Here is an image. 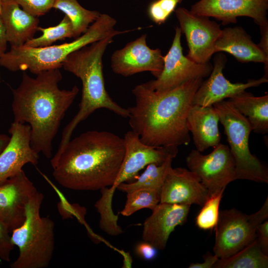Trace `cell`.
<instances>
[{
  "label": "cell",
  "mask_w": 268,
  "mask_h": 268,
  "mask_svg": "<svg viewBox=\"0 0 268 268\" xmlns=\"http://www.w3.org/2000/svg\"><path fill=\"white\" fill-rule=\"evenodd\" d=\"M203 78L192 79L170 91L158 93L145 83L132 90L135 105L128 108L130 127L144 143L162 148L175 157L178 147L190 141L187 117Z\"/></svg>",
  "instance_id": "6da1fadb"
},
{
  "label": "cell",
  "mask_w": 268,
  "mask_h": 268,
  "mask_svg": "<svg viewBox=\"0 0 268 268\" xmlns=\"http://www.w3.org/2000/svg\"><path fill=\"white\" fill-rule=\"evenodd\" d=\"M60 68L43 71L35 77L23 72L19 86L11 89L14 121L31 128V144L38 153L52 157V142L67 111L79 92L76 85L61 89Z\"/></svg>",
  "instance_id": "7a4b0ae2"
},
{
  "label": "cell",
  "mask_w": 268,
  "mask_h": 268,
  "mask_svg": "<svg viewBox=\"0 0 268 268\" xmlns=\"http://www.w3.org/2000/svg\"><path fill=\"white\" fill-rule=\"evenodd\" d=\"M125 151L123 138L107 131H88L70 139L53 168L63 187L97 191L112 186Z\"/></svg>",
  "instance_id": "3957f363"
},
{
  "label": "cell",
  "mask_w": 268,
  "mask_h": 268,
  "mask_svg": "<svg viewBox=\"0 0 268 268\" xmlns=\"http://www.w3.org/2000/svg\"><path fill=\"white\" fill-rule=\"evenodd\" d=\"M114 37H106L75 51L63 63L62 67L65 70L80 79L82 92L78 111L64 128L59 147L52 157L55 162L70 140L76 127L96 110L103 108L123 118L129 117L128 109L121 107L111 98L105 85L103 56Z\"/></svg>",
  "instance_id": "277c9868"
},
{
  "label": "cell",
  "mask_w": 268,
  "mask_h": 268,
  "mask_svg": "<svg viewBox=\"0 0 268 268\" xmlns=\"http://www.w3.org/2000/svg\"><path fill=\"white\" fill-rule=\"evenodd\" d=\"M116 23L110 15L100 13L84 33L71 42L41 48L11 46L0 57V66L11 71L28 70L35 75L43 71L61 68L64 60L72 52L106 37L131 31L115 29Z\"/></svg>",
  "instance_id": "5b68a950"
},
{
  "label": "cell",
  "mask_w": 268,
  "mask_h": 268,
  "mask_svg": "<svg viewBox=\"0 0 268 268\" xmlns=\"http://www.w3.org/2000/svg\"><path fill=\"white\" fill-rule=\"evenodd\" d=\"M44 199L37 191L29 201L24 223L11 233V240L19 251L11 268H46L52 260L55 246V223L41 217L40 210Z\"/></svg>",
  "instance_id": "8992f818"
},
{
  "label": "cell",
  "mask_w": 268,
  "mask_h": 268,
  "mask_svg": "<svg viewBox=\"0 0 268 268\" xmlns=\"http://www.w3.org/2000/svg\"><path fill=\"white\" fill-rule=\"evenodd\" d=\"M213 106L224 127L234 159L236 179L268 183L267 168L250 150L249 138L252 129L248 119L228 100L217 102Z\"/></svg>",
  "instance_id": "52a82bcc"
},
{
  "label": "cell",
  "mask_w": 268,
  "mask_h": 268,
  "mask_svg": "<svg viewBox=\"0 0 268 268\" xmlns=\"http://www.w3.org/2000/svg\"><path fill=\"white\" fill-rule=\"evenodd\" d=\"M268 217V197L261 208L251 214L234 208L221 210L214 228V254L219 259L226 258L242 249L256 238L258 226Z\"/></svg>",
  "instance_id": "ba28073f"
},
{
  "label": "cell",
  "mask_w": 268,
  "mask_h": 268,
  "mask_svg": "<svg viewBox=\"0 0 268 268\" xmlns=\"http://www.w3.org/2000/svg\"><path fill=\"white\" fill-rule=\"evenodd\" d=\"M186 161L189 169L198 176L207 189L209 197L236 180L234 159L226 145L219 143L207 155L197 149L192 150Z\"/></svg>",
  "instance_id": "9c48e42d"
},
{
  "label": "cell",
  "mask_w": 268,
  "mask_h": 268,
  "mask_svg": "<svg viewBox=\"0 0 268 268\" xmlns=\"http://www.w3.org/2000/svg\"><path fill=\"white\" fill-rule=\"evenodd\" d=\"M181 35V29L177 26L171 46L163 57L161 73L155 79L145 82L150 89L156 92H165L192 79L207 77L212 71L213 66L209 62L197 63L184 55Z\"/></svg>",
  "instance_id": "30bf717a"
},
{
  "label": "cell",
  "mask_w": 268,
  "mask_h": 268,
  "mask_svg": "<svg viewBox=\"0 0 268 268\" xmlns=\"http://www.w3.org/2000/svg\"><path fill=\"white\" fill-rule=\"evenodd\" d=\"M175 12L189 47L186 57L197 63L209 62L222 31L220 25L207 16L193 13L184 7L177 8Z\"/></svg>",
  "instance_id": "8fae6325"
},
{
  "label": "cell",
  "mask_w": 268,
  "mask_h": 268,
  "mask_svg": "<svg viewBox=\"0 0 268 268\" xmlns=\"http://www.w3.org/2000/svg\"><path fill=\"white\" fill-rule=\"evenodd\" d=\"M146 39L147 35L143 34L113 53L111 67L115 73L129 76L149 71L156 78L160 75L164 66V56L160 49L150 48Z\"/></svg>",
  "instance_id": "7c38bea8"
},
{
  "label": "cell",
  "mask_w": 268,
  "mask_h": 268,
  "mask_svg": "<svg viewBox=\"0 0 268 268\" xmlns=\"http://www.w3.org/2000/svg\"><path fill=\"white\" fill-rule=\"evenodd\" d=\"M37 191L23 169L0 185V221L10 233L24 223L27 203Z\"/></svg>",
  "instance_id": "4fadbf2b"
},
{
  "label": "cell",
  "mask_w": 268,
  "mask_h": 268,
  "mask_svg": "<svg viewBox=\"0 0 268 268\" xmlns=\"http://www.w3.org/2000/svg\"><path fill=\"white\" fill-rule=\"evenodd\" d=\"M268 0H200L190 11L214 17L224 25L236 23L239 16H247L261 26L268 24Z\"/></svg>",
  "instance_id": "5bb4252c"
},
{
  "label": "cell",
  "mask_w": 268,
  "mask_h": 268,
  "mask_svg": "<svg viewBox=\"0 0 268 268\" xmlns=\"http://www.w3.org/2000/svg\"><path fill=\"white\" fill-rule=\"evenodd\" d=\"M8 132L9 140L0 153V185L21 171L25 164L36 165L40 157L31 146L29 125L13 122Z\"/></svg>",
  "instance_id": "9a60e30c"
},
{
  "label": "cell",
  "mask_w": 268,
  "mask_h": 268,
  "mask_svg": "<svg viewBox=\"0 0 268 268\" xmlns=\"http://www.w3.org/2000/svg\"><path fill=\"white\" fill-rule=\"evenodd\" d=\"M225 55L216 54L213 59V66L209 77L202 81L195 93L193 104L202 107L212 106L245 90L267 82L268 78L265 75L258 79H250L246 83H232L223 75V70L226 63Z\"/></svg>",
  "instance_id": "2e32d148"
},
{
  "label": "cell",
  "mask_w": 268,
  "mask_h": 268,
  "mask_svg": "<svg viewBox=\"0 0 268 268\" xmlns=\"http://www.w3.org/2000/svg\"><path fill=\"white\" fill-rule=\"evenodd\" d=\"M208 198L207 189L194 173L184 168H169L160 202L202 206Z\"/></svg>",
  "instance_id": "e0dca14e"
},
{
  "label": "cell",
  "mask_w": 268,
  "mask_h": 268,
  "mask_svg": "<svg viewBox=\"0 0 268 268\" xmlns=\"http://www.w3.org/2000/svg\"><path fill=\"white\" fill-rule=\"evenodd\" d=\"M191 205L160 202L143 223L142 238L158 250H164L171 233L186 221Z\"/></svg>",
  "instance_id": "ac0fdd59"
},
{
  "label": "cell",
  "mask_w": 268,
  "mask_h": 268,
  "mask_svg": "<svg viewBox=\"0 0 268 268\" xmlns=\"http://www.w3.org/2000/svg\"><path fill=\"white\" fill-rule=\"evenodd\" d=\"M123 138L125 147L123 160L116 180L110 188L114 192L119 184L134 178L144 167L151 163L160 164L171 155L162 148L144 143L132 130L127 132Z\"/></svg>",
  "instance_id": "d6986e66"
},
{
  "label": "cell",
  "mask_w": 268,
  "mask_h": 268,
  "mask_svg": "<svg viewBox=\"0 0 268 268\" xmlns=\"http://www.w3.org/2000/svg\"><path fill=\"white\" fill-rule=\"evenodd\" d=\"M225 52L241 63H262L265 65V76L268 77V55L240 26L227 27L222 29L215 42L214 53Z\"/></svg>",
  "instance_id": "ffe728a7"
},
{
  "label": "cell",
  "mask_w": 268,
  "mask_h": 268,
  "mask_svg": "<svg viewBox=\"0 0 268 268\" xmlns=\"http://www.w3.org/2000/svg\"><path fill=\"white\" fill-rule=\"evenodd\" d=\"M219 117L213 105L202 107L193 104L189 112L187 125L193 135L196 149L202 152L220 143Z\"/></svg>",
  "instance_id": "44dd1931"
},
{
  "label": "cell",
  "mask_w": 268,
  "mask_h": 268,
  "mask_svg": "<svg viewBox=\"0 0 268 268\" xmlns=\"http://www.w3.org/2000/svg\"><path fill=\"white\" fill-rule=\"evenodd\" d=\"M0 17L11 46H23L38 31V18L24 11L14 0H2Z\"/></svg>",
  "instance_id": "7402d4cb"
},
{
  "label": "cell",
  "mask_w": 268,
  "mask_h": 268,
  "mask_svg": "<svg viewBox=\"0 0 268 268\" xmlns=\"http://www.w3.org/2000/svg\"><path fill=\"white\" fill-rule=\"evenodd\" d=\"M231 104L248 120L252 131L265 134L268 132V94L256 97L245 90L229 98Z\"/></svg>",
  "instance_id": "603a6c76"
},
{
  "label": "cell",
  "mask_w": 268,
  "mask_h": 268,
  "mask_svg": "<svg viewBox=\"0 0 268 268\" xmlns=\"http://www.w3.org/2000/svg\"><path fill=\"white\" fill-rule=\"evenodd\" d=\"M268 256L262 251L256 238L236 254L219 259L213 268H267Z\"/></svg>",
  "instance_id": "cb8c5ba5"
},
{
  "label": "cell",
  "mask_w": 268,
  "mask_h": 268,
  "mask_svg": "<svg viewBox=\"0 0 268 268\" xmlns=\"http://www.w3.org/2000/svg\"><path fill=\"white\" fill-rule=\"evenodd\" d=\"M173 156L170 155L162 163H151L145 171L132 183L119 184L117 189L126 193L141 189H151L161 192L169 168L172 166Z\"/></svg>",
  "instance_id": "d4e9b609"
},
{
  "label": "cell",
  "mask_w": 268,
  "mask_h": 268,
  "mask_svg": "<svg viewBox=\"0 0 268 268\" xmlns=\"http://www.w3.org/2000/svg\"><path fill=\"white\" fill-rule=\"evenodd\" d=\"M53 8L62 11L69 19L74 38L84 33L100 14L84 8L77 0H55Z\"/></svg>",
  "instance_id": "484cf974"
},
{
  "label": "cell",
  "mask_w": 268,
  "mask_h": 268,
  "mask_svg": "<svg viewBox=\"0 0 268 268\" xmlns=\"http://www.w3.org/2000/svg\"><path fill=\"white\" fill-rule=\"evenodd\" d=\"M37 30L41 31L42 35L29 40L23 46L30 48L45 47L52 45L58 40L74 38L71 22L66 15L57 25L48 28L39 26Z\"/></svg>",
  "instance_id": "4316f807"
},
{
  "label": "cell",
  "mask_w": 268,
  "mask_h": 268,
  "mask_svg": "<svg viewBox=\"0 0 268 268\" xmlns=\"http://www.w3.org/2000/svg\"><path fill=\"white\" fill-rule=\"evenodd\" d=\"M160 192L155 189H141L127 193V200L121 213L129 216L142 208L152 210L160 203Z\"/></svg>",
  "instance_id": "83f0119b"
},
{
  "label": "cell",
  "mask_w": 268,
  "mask_h": 268,
  "mask_svg": "<svg viewBox=\"0 0 268 268\" xmlns=\"http://www.w3.org/2000/svg\"><path fill=\"white\" fill-rule=\"evenodd\" d=\"M225 189L210 196L202 205L196 218L197 226L203 230L212 229L216 226L219 217V207Z\"/></svg>",
  "instance_id": "f1b7e54d"
},
{
  "label": "cell",
  "mask_w": 268,
  "mask_h": 268,
  "mask_svg": "<svg viewBox=\"0 0 268 268\" xmlns=\"http://www.w3.org/2000/svg\"><path fill=\"white\" fill-rule=\"evenodd\" d=\"M183 0H154L147 8L149 18L156 24L164 23Z\"/></svg>",
  "instance_id": "f546056e"
},
{
  "label": "cell",
  "mask_w": 268,
  "mask_h": 268,
  "mask_svg": "<svg viewBox=\"0 0 268 268\" xmlns=\"http://www.w3.org/2000/svg\"><path fill=\"white\" fill-rule=\"evenodd\" d=\"M20 7L29 14L38 17L53 8L55 0H14Z\"/></svg>",
  "instance_id": "4dcf8cb0"
},
{
  "label": "cell",
  "mask_w": 268,
  "mask_h": 268,
  "mask_svg": "<svg viewBox=\"0 0 268 268\" xmlns=\"http://www.w3.org/2000/svg\"><path fill=\"white\" fill-rule=\"evenodd\" d=\"M57 208L63 219L72 218V216H75L83 221L86 213V209L84 207L76 203L70 204L62 200L58 202Z\"/></svg>",
  "instance_id": "1f68e13d"
},
{
  "label": "cell",
  "mask_w": 268,
  "mask_h": 268,
  "mask_svg": "<svg viewBox=\"0 0 268 268\" xmlns=\"http://www.w3.org/2000/svg\"><path fill=\"white\" fill-rule=\"evenodd\" d=\"M9 234L8 230L0 221V259L6 262H10V254L14 247Z\"/></svg>",
  "instance_id": "d6a6232c"
},
{
  "label": "cell",
  "mask_w": 268,
  "mask_h": 268,
  "mask_svg": "<svg viewBox=\"0 0 268 268\" xmlns=\"http://www.w3.org/2000/svg\"><path fill=\"white\" fill-rule=\"evenodd\" d=\"M157 250L151 244L144 241L138 243L135 247L136 255L146 261L155 259L157 255Z\"/></svg>",
  "instance_id": "836d02e7"
},
{
  "label": "cell",
  "mask_w": 268,
  "mask_h": 268,
  "mask_svg": "<svg viewBox=\"0 0 268 268\" xmlns=\"http://www.w3.org/2000/svg\"><path fill=\"white\" fill-rule=\"evenodd\" d=\"M257 238L261 249L266 255L268 254V221L260 223L257 228Z\"/></svg>",
  "instance_id": "e575fe53"
},
{
  "label": "cell",
  "mask_w": 268,
  "mask_h": 268,
  "mask_svg": "<svg viewBox=\"0 0 268 268\" xmlns=\"http://www.w3.org/2000/svg\"><path fill=\"white\" fill-rule=\"evenodd\" d=\"M204 260L202 263H192L190 265L189 268H212L214 265L219 259L215 254L212 255L207 253L203 256Z\"/></svg>",
  "instance_id": "d590c367"
},
{
  "label": "cell",
  "mask_w": 268,
  "mask_h": 268,
  "mask_svg": "<svg viewBox=\"0 0 268 268\" xmlns=\"http://www.w3.org/2000/svg\"><path fill=\"white\" fill-rule=\"evenodd\" d=\"M261 32V40L258 44L262 50L268 55V24L260 26Z\"/></svg>",
  "instance_id": "8d00e7d4"
},
{
  "label": "cell",
  "mask_w": 268,
  "mask_h": 268,
  "mask_svg": "<svg viewBox=\"0 0 268 268\" xmlns=\"http://www.w3.org/2000/svg\"><path fill=\"white\" fill-rule=\"evenodd\" d=\"M7 43L5 29L0 17V57L6 52Z\"/></svg>",
  "instance_id": "74e56055"
},
{
  "label": "cell",
  "mask_w": 268,
  "mask_h": 268,
  "mask_svg": "<svg viewBox=\"0 0 268 268\" xmlns=\"http://www.w3.org/2000/svg\"><path fill=\"white\" fill-rule=\"evenodd\" d=\"M10 136L5 134H0V153L7 144Z\"/></svg>",
  "instance_id": "f35d334b"
},
{
  "label": "cell",
  "mask_w": 268,
  "mask_h": 268,
  "mask_svg": "<svg viewBox=\"0 0 268 268\" xmlns=\"http://www.w3.org/2000/svg\"><path fill=\"white\" fill-rule=\"evenodd\" d=\"M1 6H2V0H0V13L1 9Z\"/></svg>",
  "instance_id": "ab89813d"
},
{
  "label": "cell",
  "mask_w": 268,
  "mask_h": 268,
  "mask_svg": "<svg viewBox=\"0 0 268 268\" xmlns=\"http://www.w3.org/2000/svg\"></svg>",
  "instance_id": "60d3db41"
},
{
  "label": "cell",
  "mask_w": 268,
  "mask_h": 268,
  "mask_svg": "<svg viewBox=\"0 0 268 268\" xmlns=\"http://www.w3.org/2000/svg\"></svg>",
  "instance_id": "b9f144b4"
}]
</instances>
